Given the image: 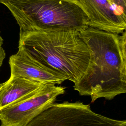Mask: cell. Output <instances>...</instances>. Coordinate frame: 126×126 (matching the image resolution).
I'll use <instances>...</instances> for the list:
<instances>
[{"label": "cell", "instance_id": "cell-13", "mask_svg": "<svg viewBox=\"0 0 126 126\" xmlns=\"http://www.w3.org/2000/svg\"><path fill=\"white\" fill-rule=\"evenodd\" d=\"M120 126H126V120L125 122L122 125H121Z\"/></svg>", "mask_w": 126, "mask_h": 126}, {"label": "cell", "instance_id": "cell-1", "mask_svg": "<svg viewBox=\"0 0 126 126\" xmlns=\"http://www.w3.org/2000/svg\"><path fill=\"white\" fill-rule=\"evenodd\" d=\"M79 35L91 53L89 65L75 90L81 95H90L91 102L103 97L108 100L126 93V70L122 61L118 34L91 27Z\"/></svg>", "mask_w": 126, "mask_h": 126}, {"label": "cell", "instance_id": "cell-7", "mask_svg": "<svg viewBox=\"0 0 126 126\" xmlns=\"http://www.w3.org/2000/svg\"><path fill=\"white\" fill-rule=\"evenodd\" d=\"M9 64L12 76L45 84H61L67 80L63 75L37 62L21 49L10 57Z\"/></svg>", "mask_w": 126, "mask_h": 126}, {"label": "cell", "instance_id": "cell-8", "mask_svg": "<svg viewBox=\"0 0 126 126\" xmlns=\"http://www.w3.org/2000/svg\"><path fill=\"white\" fill-rule=\"evenodd\" d=\"M45 84L10 76L0 88V111L24 99Z\"/></svg>", "mask_w": 126, "mask_h": 126}, {"label": "cell", "instance_id": "cell-12", "mask_svg": "<svg viewBox=\"0 0 126 126\" xmlns=\"http://www.w3.org/2000/svg\"><path fill=\"white\" fill-rule=\"evenodd\" d=\"M9 0H0V3L4 4L6 1H8ZM72 1H78V0H71Z\"/></svg>", "mask_w": 126, "mask_h": 126}, {"label": "cell", "instance_id": "cell-10", "mask_svg": "<svg viewBox=\"0 0 126 126\" xmlns=\"http://www.w3.org/2000/svg\"><path fill=\"white\" fill-rule=\"evenodd\" d=\"M119 10L126 21V0H109Z\"/></svg>", "mask_w": 126, "mask_h": 126}, {"label": "cell", "instance_id": "cell-11", "mask_svg": "<svg viewBox=\"0 0 126 126\" xmlns=\"http://www.w3.org/2000/svg\"><path fill=\"white\" fill-rule=\"evenodd\" d=\"M3 39L0 35V68L3 63V60L5 57V52L2 47Z\"/></svg>", "mask_w": 126, "mask_h": 126}, {"label": "cell", "instance_id": "cell-6", "mask_svg": "<svg viewBox=\"0 0 126 126\" xmlns=\"http://www.w3.org/2000/svg\"><path fill=\"white\" fill-rule=\"evenodd\" d=\"M89 19V26L119 34L126 30V21L109 0H78Z\"/></svg>", "mask_w": 126, "mask_h": 126}, {"label": "cell", "instance_id": "cell-9", "mask_svg": "<svg viewBox=\"0 0 126 126\" xmlns=\"http://www.w3.org/2000/svg\"><path fill=\"white\" fill-rule=\"evenodd\" d=\"M119 45L122 61L126 70V30L122 33V35H119Z\"/></svg>", "mask_w": 126, "mask_h": 126}, {"label": "cell", "instance_id": "cell-2", "mask_svg": "<svg viewBox=\"0 0 126 126\" xmlns=\"http://www.w3.org/2000/svg\"><path fill=\"white\" fill-rule=\"evenodd\" d=\"M18 49L74 84L83 76L91 61L90 50L76 32H20Z\"/></svg>", "mask_w": 126, "mask_h": 126}, {"label": "cell", "instance_id": "cell-4", "mask_svg": "<svg viewBox=\"0 0 126 126\" xmlns=\"http://www.w3.org/2000/svg\"><path fill=\"white\" fill-rule=\"evenodd\" d=\"M117 120L93 112L82 102L53 103L26 126H120Z\"/></svg>", "mask_w": 126, "mask_h": 126}, {"label": "cell", "instance_id": "cell-14", "mask_svg": "<svg viewBox=\"0 0 126 126\" xmlns=\"http://www.w3.org/2000/svg\"><path fill=\"white\" fill-rule=\"evenodd\" d=\"M2 85V83H0V88H1V87Z\"/></svg>", "mask_w": 126, "mask_h": 126}, {"label": "cell", "instance_id": "cell-3", "mask_svg": "<svg viewBox=\"0 0 126 126\" xmlns=\"http://www.w3.org/2000/svg\"><path fill=\"white\" fill-rule=\"evenodd\" d=\"M3 4L17 21L20 32H80L89 27V17L78 1L9 0Z\"/></svg>", "mask_w": 126, "mask_h": 126}, {"label": "cell", "instance_id": "cell-5", "mask_svg": "<svg viewBox=\"0 0 126 126\" xmlns=\"http://www.w3.org/2000/svg\"><path fill=\"white\" fill-rule=\"evenodd\" d=\"M64 92L63 87L45 84L24 99L0 110V126H26Z\"/></svg>", "mask_w": 126, "mask_h": 126}]
</instances>
